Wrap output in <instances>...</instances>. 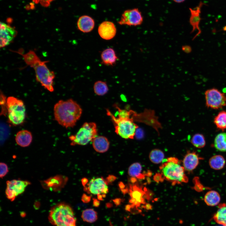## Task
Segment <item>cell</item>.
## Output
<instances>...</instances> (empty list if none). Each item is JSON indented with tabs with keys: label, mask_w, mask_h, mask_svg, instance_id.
<instances>
[{
	"label": "cell",
	"mask_w": 226,
	"mask_h": 226,
	"mask_svg": "<svg viewBox=\"0 0 226 226\" xmlns=\"http://www.w3.org/2000/svg\"><path fill=\"white\" fill-rule=\"evenodd\" d=\"M208 163L209 166L212 169L218 170L224 167L225 164V160L222 155H216L209 159Z\"/></svg>",
	"instance_id": "d4e9b609"
},
{
	"label": "cell",
	"mask_w": 226,
	"mask_h": 226,
	"mask_svg": "<svg viewBox=\"0 0 226 226\" xmlns=\"http://www.w3.org/2000/svg\"><path fill=\"white\" fill-rule=\"evenodd\" d=\"M102 63L105 65L113 66L118 60L115 50L109 48L104 50L101 54Z\"/></svg>",
	"instance_id": "ffe728a7"
},
{
	"label": "cell",
	"mask_w": 226,
	"mask_h": 226,
	"mask_svg": "<svg viewBox=\"0 0 226 226\" xmlns=\"http://www.w3.org/2000/svg\"><path fill=\"white\" fill-rule=\"evenodd\" d=\"M142 169V166L140 163H133L128 168V175L133 178L143 179L145 178V175L141 173Z\"/></svg>",
	"instance_id": "4316f807"
},
{
	"label": "cell",
	"mask_w": 226,
	"mask_h": 226,
	"mask_svg": "<svg viewBox=\"0 0 226 226\" xmlns=\"http://www.w3.org/2000/svg\"><path fill=\"white\" fill-rule=\"evenodd\" d=\"M94 25V20L91 17L87 15L80 17L77 22L78 29L83 33H89L92 31Z\"/></svg>",
	"instance_id": "d6986e66"
},
{
	"label": "cell",
	"mask_w": 226,
	"mask_h": 226,
	"mask_svg": "<svg viewBox=\"0 0 226 226\" xmlns=\"http://www.w3.org/2000/svg\"><path fill=\"white\" fill-rule=\"evenodd\" d=\"M223 30L224 31H226V26H225L223 28Z\"/></svg>",
	"instance_id": "60d3db41"
},
{
	"label": "cell",
	"mask_w": 226,
	"mask_h": 226,
	"mask_svg": "<svg viewBox=\"0 0 226 226\" xmlns=\"http://www.w3.org/2000/svg\"><path fill=\"white\" fill-rule=\"evenodd\" d=\"M97 125L95 123H84L76 134L69 137L71 141V145H86L97 136Z\"/></svg>",
	"instance_id": "52a82bcc"
},
{
	"label": "cell",
	"mask_w": 226,
	"mask_h": 226,
	"mask_svg": "<svg viewBox=\"0 0 226 226\" xmlns=\"http://www.w3.org/2000/svg\"><path fill=\"white\" fill-rule=\"evenodd\" d=\"M81 218L84 221L92 223L97 220V212L92 209H87L83 211Z\"/></svg>",
	"instance_id": "f1b7e54d"
},
{
	"label": "cell",
	"mask_w": 226,
	"mask_h": 226,
	"mask_svg": "<svg viewBox=\"0 0 226 226\" xmlns=\"http://www.w3.org/2000/svg\"><path fill=\"white\" fill-rule=\"evenodd\" d=\"M93 88L94 93L99 96L105 94L109 90L106 83L105 82L100 80L95 83Z\"/></svg>",
	"instance_id": "4dcf8cb0"
},
{
	"label": "cell",
	"mask_w": 226,
	"mask_h": 226,
	"mask_svg": "<svg viewBox=\"0 0 226 226\" xmlns=\"http://www.w3.org/2000/svg\"><path fill=\"white\" fill-rule=\"evenodd\" d=\"M92 141L94 149L98 152L104 153L107 151L109 148V141L105 136H97Z\"/></svg>",
	"instance_id": "7402d4cb"
},
{
	"label": "cell",
	"mask_w": 226,
	"mask_h": 226,
	"mask_svg": "<svg viewBox=\"0 0 226 226\" xmlns=\"http://www.w3.org/2000/svg\"><path fill=\"white\" fill-rule=\"evenodd\" d=\"M133 117L134 121H140L151 126L157 131L161 128L160 123L152 110H146L143 113L137 114L134 111Z\"/></svg>",
	"instance_id": "8fae6325"
},
{
	"label": "cell",
	"mask_w": 226,
	"mask_h": 226,
	"mask_svg": "<svg viewBox=\"0 0 226 226\" xmlns=\"http://www.w3.org/2000/svg\"><path fill=\"white\" fill-rule=\"evenodd\" d=\"M21 55L28 66L34 70L36 80L45 88L50 92L54 90L53 80L55 74L53 71H50L47 67L46 63L48 61H42L35 52L30 50L25 54L20 51L16 52Z\"/></svg>",
	"instance_id": "6da1fadb"
},
{
	"label": "cell",
	"mask_w": 226,
	"mask_h": 226,
	"mask_svg": "<svg viewBox=\"0 0 226 226\" xmlns=\"http://www.w3.org/2000/svg\"><path fill=\"white\" fill-rule=\"evenodd\" d=\"M204 5H206V4L201 1L200 2L198 5L194 9L189 8L191 13L189 22L192 27V30L191 33H192L196 30H197L198 31V33L193 38L192 40H194L202 32L199 27L200 23L201 20L200 14L201 13V8Z\"/></svg>",
	"instance_id": "5bb4252c"
},
{
	"label": "cell",
	"mask_w": 226,
	"mask_h": 226,
	"mask_svg": "<svg viewBox=\"0 0 226 226\" xmlns=\"http://www.w3.org/2000/svg\"><path fill=\"white\" fill-rule=\"evenodd\" d=\"M195 151H188L183 160V165L185 170L191 172L198 165L200 160L203 159Z\"/></svg>",
	"instance_id": "2e32d148"
},
{
	"label": "cell",
	"mask_w": 226,
	"mask_h": 226,
	"mask_svg": "<svg viewBox=\"0 0 226 226\" xmlns=\"http://www.w3.org/2000/svg\"><path fill=\"white\" fill-rule=\"evenodd\" d=\"M30 184V182L26 180H8L5 190L7 198L10 201H13L17 196L24 191L26 187Z\"/></svg>",
	"instance_id": "9c48e42d"
},
{
	"label": "cell",
	"mask_w": 226,
	"mask_h": 226,
	"mask_svg": "<svg viewBox=\"0 0 226 226\" xmlns=\"http://www.w3.org/2000/svg\"><path fill=\"white\" fill-rule=\"evenodd\" d=\"M143 21L141 13L138 8H134L125 11L118 23L121 25L137 26L141 24Z\"/></svg>",
	"instance_id": "30bf717a"
},
{
	"label": "cell",
	"mask_w": 226,
	"mask_h": 226,
	"mask_svg": "<svg viewBox=\"0 0 226 226\" xmlns=\"http://www.w3.org/2000/svg\"><path fill=\"white\" fill-rule=\"evenodd\" d=\"M165 160L159 167L164 179L171 182L173 185L188 182V179L185 174V170L177 158L170 157Z\"/></svg>",
	"instance_id": "277c9868"
},
{
	"label": "cell",
	"mask_w": 226,
	"mask_h": 226,
	"mask_svg": "<svg viewBox=\"0 0 226 226\" xmlns=\"http://www.w3.org/2000/svg\"><path fill=\"white\" fill-rule=\"evenodd\" d=\"M214 146L219 151L226 152V132L218 134L215 138Z\"/></svg>",
	"instance_id": "484cf974"
},
{
	"label": "cell",
	"mask_w": 226,
	"mask_h": 226,
	"mask_svg": "<svg viewBox=\"0 0 226 226\" xmlns=\"http://www.w3.org/2000/svg\"><path fill=\"white\" fill-rule=\"evenodd\" d=\"M15 140L19 145L23 147H28L32 141V135L31 132L28 130H21L17 133Z\"/></svg>",
	"instance_id": "44dd1931"
},
{
	"label": "cell",
	"mask_w": 226,
	"mask_h": 226,
	"mask_svg": "<svg viewBox=\"0 0 226 226\" xmlns=\"http://www.w3.org/2000/svg\"><path fill=\"white\" fill-rule=\"evenodd\" d=\"M82 110L72 99L60 100L55 105L54 114L55 119L61 125L66 127H73L79 119Z\"/></svg>",
	"instance_id": "7a4b0ae2"
},
{
	"label": "cell",
	"mask_w": 226,
	"mask_h": 226,
	"mask_svg": "<svg viewBox=\"0 0 226 226\" xmlns=\"http://www.w3.org/2000/svg\"><path fill=\"white\" fill-rule=\"evenodd\" d=\"M164 155L163 152L158 149L152 150L149 154V159L151 162L155 164L161 163L164 160Z\"/></svg>",
	"instance_id": "f546056e"
},
{
	"label": "cell",
	"mask_w": 226,
	"mask_h": 226,
	"mask_svg": "<svg viewBox=\"0 0 226 226\" xmlns=\"http://www.w3.org/2000/svg\"><path fill=\"white\" fill-rule=\"evenodd\" d=\"M94 204L95 206L98 207L100 204V203H99V202L98 201H97L96 200V201H95H95H94Z\"/></svg>",
	"instance_id": "f35d334b"
},
{
	"label": "cell",
	"mask_w": 226,
	"mask_h": 226,
	"mask_svg": "<svg viewBox=\"0 0 226 226\" xmlns=\"http://www.w3.org/2000/svg\"><path fill=\"white\" fill-rule=\"evenodd\" d=\"M185 0H173L175 2L177 3H181L183 2Z\"/></svg>",
	"instance_id": "ab89813d"
},
{
	"label": "cell",
	"mask_w": 226,
	"mask_h": 226,
	"mask_svg": "<svg viewBox=\"0 0 226 226\" xmlns=\"http://www.w3.org/2000/svg\"><path fill=\"white\" fill-rule=\"evenodd\" d=\"M0 47L1 48L9 45L18 33L14 28L3 22H0Z\"/></svg>",
	"instance_id": "7c38bea8"
},
{
	"label": "cell",
	"mask_w": 226,
	"mask_h": 226,
	"mask_svg": "<svg viewBox=\"0 0 226 226\" xmlns=\"http://www.w3.org/2000/svg\"><path fill=\"white\" fill-rule=\"evenodd\" d=\"M54 0H32L36 3H40L43 6L48 7L50 4Z\"/></svg>",
	"instance_id": "836d02e7"
},
{
	"label": "cell",
	"mask_w": 226,
	"mask_h": 226,
	"mask_svg": "<svg viewBox=\"0 0 226 226\" xmlns=\"http://www.w3.org/2000/svg\"><path fill=\"white\" fill-rule=\"evenodd\" d=\"M0 177L3 178L8 173V170L7 165L5 163L1 162L0 164Z\"/></svg>",
	"instance_id": "d6a6232c"
},
{
	"label": "cell",
	"mask_w": 226,
	"mask_h": 226,
	"mask_svg": "<svg viewBox=\"0 0 226 226\" xmlns=\"http://www.w3.org/2000/svg\"><path fill=\"white\" fill-rule=\"evenodd\" d=\"M114 105L117 110V116H115L108 109H106V111L113 123L115 132L125 139H133L138 126L132 117L133 110L122 109L116 104Z\"/></svg>",
	"instance_id": "3957f363"
},
{
	"label": "cell",
	"mask_w": 226,
	"mask_h": 226,
	"mask_svg": "<svg viewBox=\"0 0 226 226\" xmlns=\"http://www.w3.org/2000/svg\"><path fill=\"white\" fill-rule=\"evenodd\" d=\"M213 121L218 129L223 131L226 129V111L219 112L214 118Z\"/></svg>",
	"instance_id": "83f0119b"
},
{
	"label": "cell",
	"mask_w": 226,
	"mask_h": 226,
	"mask_svg": "<svg viewBox=\"0 0 226 226\" xmlns=\"http://www.w3.org/2000/svg\"><path fill=\"white\" fill-rule=\"evenodd\" d=\"M144 208L147 210H150L152 208V206L149 203H147L145 205Z\"/></svg>",
	"instance_id": "8d00e7d4"
},
{
	"label": "cell",
	"mask_w": 226,
	"mask_h": 226,
	"mask_svg": "<svg viewBox=\"0 0 226 226\" xmlns=\"http://www.w3.org/2000/svg\"><path fill=\"white\" fill-rule=\"evenodd\" d=\"M182 49L185 52L189 53L191 51V48L189 45L183 46L182 47Z\"/></svg>",
	"instance_id": "d590c367"
},
{
	"label": "cell",
	"mask_w": 226,
	"mask_h": 226,
	"mask_svg": "<svg viewBox=\"0 0 226 226\" xmlns=\"http://www.w3.org/2000/svg\"><path fill=\"white\" fill-rule=\"evenodd\" d=\"M48 218L54 226H76V218L73 210L65 203H58L51 207Z\"/></svg>",
	"instance_id": "5b68a950"
},
{
	"label": "cell",
	"mask_w": 226,
	"mask_h": 226,
	"mask_svg": "<svg viewBox=\"0 0 226 226\" xmlns=\"http://www.w3.org/2000/svg\"><path fill=\"white\" fill-rule=\"evenodd\" d=\"M67 178L62 175H56L51 177L44 181L43 185L45 188L56 191L60 190L64 186Z\"/></svg>",
	"instance_id": "ac0fdd59"
},
{
	"label": "cell",
	"mask_w": 226,
	"mask_h": 226,
	"mask_svg": "<svg viewBox=\"0 0 226 226\" xmlns=\"http://www.w3.org/2000/svg\"><path fill=\"white\" fill-rule=\"evenodd\" d=\"M204 95L206 105L208 108L217 110L226 105V95L216 88L206 90Z\"/></svg>",
	"instance_id": "ba28073f"
},
{
	"label": "cell",
	"mask_w": 226,
	"mask_h": 226,
	"mask_svg": "<svg viewBox=\"0 0 226 226\" xmlns=\"http://www.w3.org/2000/svg\"><path fill=\"white\" fill-rule=\"evenodd\" d=\"M8 116L9 122L13 125H20L25 117V108L22 100L13 96L6 100Z\"/></svg>",
	"instance_id": "8992f818"
},
{
	"label": "cell",
	"mask_w": 226,
	"mask_h": 226,
	"mask_svg": "<svg viewBox=\"0 0 226 226\" xmlns=\"http://www.w3.org/2000/svg\"><path fill=\"white\" fill-rule=\"evenodd\" d=\"M86 196H83L82 198V201H83L85 203H87L89 202L90 201V198H88V197H86Z\"/></svg>",
	"instance_id": "74e56055"
},
{
	"label": "cell",
	"mask_w": 226,
	"mask_h": 226,
	"mask_svg": "<svg viewBox=\"0 0 226 226\" xmlns=\"http://www.w3.org/2000/svg\"><path fill=\"white\" fill-rule=\"evenodd\" d=\"M191 142L195 147L199 148H203L206 143L204 135L200 133L194 134L191 138Z\"/></svg>",
	"instance_id": "1f68e13d"
},
{
	"label": "cell",
	"mask_w": 226,
	"mask_h": 226,
	"mask_svg": "<svg viewBox=\"0 0 226 226\" xmlns=\"http://www.w3.org/2000/svg\"><path fill=\"white\" fill-rule=\"evenodd\" d=\"M221 197L219 193L214 190L207 191L205 194L204 200L205 203L209 206H214L218 205Z\"/></svg>",
	"instance_id": "603a6c76"
},
{
	"label": "cell",
	"mask_w": 226,
	"mask_h": 226,
	"mask_svg": "<svg viewBox=\"0 0 226 226\" xmlns=\"http://www.w3.org/2000/svg\"><path fill=\"white\" fill-rule=\"evenodd\" d=\"M154 180L156 182H159L163 181L164 180L161 173H157L154 177Z\"/></svg>",
	"instance_id": "e575fe53"
},
{
	"label": "cell",
	"mask_w": 226,
	"mask_h": 226,
	"mask_svg": "<svg viewBox=\"0 0 226 226\" xmlns=\"http://www.w3.org/2000/svg\"><path fill=\"white\" fill-rule=\"evenodd\" d=\"M214 221L223 226H226V205L220 204L213 217Z\"/></svg>",
	"instance_id": "cb8c5ba5"
},
{
	"label": "cell",
	"mask_w": 226,
	"mask_h": 226,
	"mask_svg": "<svg viewBox=\"0 0 226 226\" xmlns=\"http://www.w3.org/2000/svg\"><path fill=\"white\" fill-rule=\"evenodd\" d=\"M98 31L99 35L102 38L109 40L115 36L116 33V29L113 23L105 21L100 24Z\"/></svg>",
	"instance_id": "9a60e30c"
},
{
	"label": "cell",
	"mask_w": 226,
	"mask_h": 226,
	"mask_svg": "<svg viewBox=\"0 0 226 226\" xmlns=\"http://www.w3.org/2000/svg\"><path fill=\"white\" fill-rule=\"evenodd\" d=\"M87 188L91 193L100 196V200H101L102 198L101 195H105L108 191L107 183L104 179L102 178L91 179L88 184Z\"/></svg>",
	"instance_id": "4fadbf2b"
},
{
	"label": "cell",
	"mask_w": 226,
	"mask_h": 226,
	"mask_svg": "<svg viewBox=\"0 0 226 226\" xmlns=\"http://www.w3.org/2000/svg\"><path fill=\"white\" fill-rule=\"evenodd\" d=\"M130 191L131 199L129 202L132 204L130 205L131 208L134 207H137L141 204H145L143 197L145 193L141 188L136 185H134L130 187Z\"/></svg>",
	"instance_id": "e0dca14e"
}]
</instances>
